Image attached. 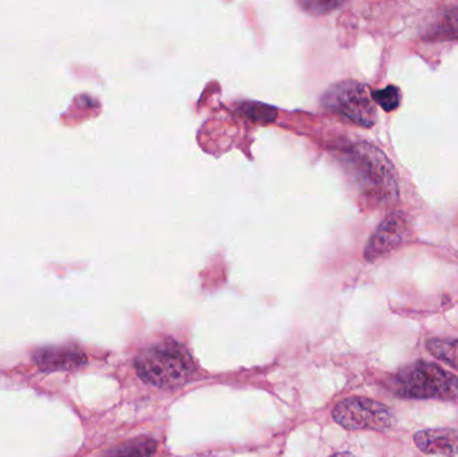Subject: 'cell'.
Listing matches in <instances>:
<instances>
[{
    "mask_svg": "<svg viewBox=\"0 0 458 457\" xmlns=\"http://www.w3.org/2000/svg\"><path fill=\"white\" fill-rule=\"evenodd\" d=\"M136 370L144 383L160 389H174L195 372L192 357L174 340H163L144 349L136 359Z\"/></svg>",
    "mask_w": 458,
    "mask_h": 457,
    "instance_id": "cell-1",
    "label": "cell"
},
{
    "mask_svg": "<svg viewBox=\"0 0 458 457\" xmlns=\"http://www.w3.org/2000/svg\"><path fill=\"white\" fill-rule=\"evenodd\" d=\"M393 394L406 400L458 399V377L437 364L417 361L401 368L387 381Z\"/></svg>",
    "mask_w": 458,
    "mask_h": 457,
    "instance_id": "cell-2",
    "label": "cell"
},
{
    "mask_svg": "<svg viewBox=\"0 0 458 457\" xmlns=\"http://www.w3.org/2000/svg\"><path fill=\"white\" fill-rule=\"evenodd\" d=\"M350 161L363 192L376 196L382 203L397 200V179L386 156L371 145L360 144L352 149Z\"/></svg>",
    "mask_w": 458,
    "mask_h": 457,
    "instance_id": "cell-3",
    "label": "cell"
},
{
    "mask_svg": "<svg viewBox=\"0 0 458 457\" xmlns=\"http://www.w3.org/2000/svg\"><path fill=\"white\" fill-rule=\"evenodd\" d=\"M322 105L328 112L363 128H371L377 121L373 96L357 80H342L331 86L323 96Z\"/></svg>",
    "mask_w": 458,
    "mask_h": 457,
    "instance_id": "cell-4",
    "label": "cell"
},
{
    "mask_svg": "<svg viewBox=\"0 0 458 457\" xmlns=\"http://www.w3.org/2000/svg\"><path fill=\"white\" fill-rule=\"evenodd\" d=\"M333 419L349 431L386 432L395 424L394 413L389 407L366 397H350L339 402L334 408Z\"/></svg>",
    "mask_w": 458,
    "mask_h": 457,
    "instance_id": "cell-5",
    "label": "cell"
},
{
    "mask_svg": "<svg viewBox=\"0 0 458 457\" xmlns=\"http://www.w3.org/2000/svg\"><path fill=\"white\" fill-rule=\"evenodd\" d=\"M409 236V224L405 215L401 212L387 216L377 228L366 247L365 258L376 262L397 250Z\"/></svg>",
    "mask_w": 458,
    "mask_h": 457,
    "instance_id": "cell-6",
    "label": "cell"
},
{
    "mask_svg": "<svg viewBox=\"0 0 458 457\" xmlns=\"http://www.w3.org/2000/svg\"><path fill=\"white\" fill-rule=\"evenodd\" d=\"M414 444L427 455L458 456V431L449 428L424 429L414 435Z\"/></svg>",
    "mask_w": 458,
    "mask_h": 457,
    "instance_id": "cell-7",
    "label": "cell"
},
{
    "mask_svg": "<svg viewBox=\"0 0 458 457\" xmlns=\"http://www.w3.org/2000/svg\"><path fill=\"white\" fill-rule=\"evenodd\" d=\"M35 362L40 369L72 370L85 365L86 356L74 349L48 348L35 354Z\"/></svg>",
    "mask_w": 458,
    "mask_h": 457,
    "instance_id": "cell-8",
    "label": "cell"
},
{
    "mask_svg": "<svg viewBox=\"0 0 458 457\" xmlns=\"http://www.w3.org/2000/svg\"><path fill=\"white\" fill-rule=\"evenodd\" d=\"M157 450V443L150 437H139L118 445L105 457H153Z\"/></svg>",
    "mask_w": 458,
    "mask_h": 457,
    "instance_id": "cell-9",
    "label": "cell"
},
{
    "mask_svg": "<svg viewBox=\"0 0 458 457\" xmlns=\"http://www.w3.org/2000/svg\"><path fill=\"white\" fill-rule=\"evenodd\" d=\"M427 346L433 357L458 372V340L432 338L428 341Z\"/></svg>",
    "mask_w": 458,
    "mask_h": 457,
    "instance_id": "cell-10",
    "label": "cell"
},
{
    "mask_svg": "<svg viewBox=\"0 0 458 457\" xmlns=\"http://www.w3.org/2000/svg\"><path fill=\"white\" fill-rule=\"evenodd\" d=\"M239 112L244 117L250 118L255 123H272L276 118V109L269 105L259 104V102H244L240 105Z\"/></svg>",
    "mask_w": 458,
    "mask_h": 457,
    "instance_id": "cell-11",
    "label": "cell"
},
{
    "mask_svg": "<svg viewBox=\"0 0 458 457\" xmlns=\"http://www.w3.org/2000/svg\"><path fill=\"white\" fill-rule=\"evenodd\" d=\"M432 34L440 39H458V8L445 11L443 18L436 23Z\"/></svg>",
    "mask_w": 458,
    "mask_h": 457,
    "instance_id": "cell-12",
    "label": "cell"
},
{
    "mask_svg": "<svg viewBox=\"0 0 458 457\" xmlns=\"http://www.w3.org/2000/svg\"><path fill=\"white\" fill-rule=\"evenodd\" d=\"M373 99L385 112H393V110L400 106V89L393 85L387 86V88L382 89V90L374 91Z\"/></svg>",
    "mask_w": 458,
    "mask_h": 457,
    "instance_id": "cell-13",
    "label": "cell"
},
{
    "mask_svg": "<svg viewBox=\"0 0 458 457\" xmlns=\"http://www.w3.org/2000/svg\"><path fill=\"white\" fill-rule=\"evenodd\" d=\"M299 5H301L303 10H306L307 13H315V15H322V13H331V11L338 8L339 5H342V3L338 2H331V0H326V2H320V0H315V2H299Z\"/></svg>",
    "mask_w": 458,
    "mask_h": 457,
    "instance_id": "cell-14",
    "label": "cell"
},
{
    "mask_svg": "<svg viewBox=\"0 0 458 457\" xmlns=\"http://www.w3.org/2000/svg\"><path fill=\"white\" fill-rule=\"evenodd\" d=\"M333 457H349L347 455H336V456H333Z\"/></svg>",
    "mask_w": 458,
    "mask_h": 457,
    "instance_id": "cell-15",
    "label": "cell"
}]
</instances>
